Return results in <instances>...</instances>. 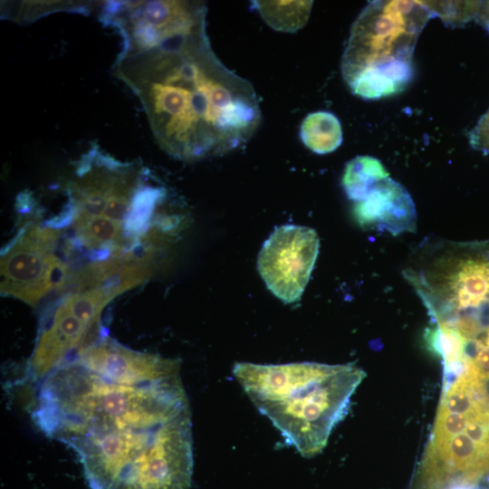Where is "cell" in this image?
Instances as JSON below:
<instances>
[{
	"label": "cell",
	"mask_w": 489,
	"mask_h": 489,
	"mask_svg": "<svg viewBox=\"0 0 489 489\" xmlns=\"http://www.w3.org/2000/svg\"><path fill=\"white\" fill-rule=\"evenodd\" d=\"M481 489H489V486H486V487H483Z\"/></svg>",
	"instance_id": "cell-17"
},
{
	"label": "cell",
	"mask_w": 489,
	"mask_h": 489,
	"mask_svg": "<svg viewBox=\"0 0 489 489\" xmlns=\"http://www.w3.org/2000/svg\"><path fill=\"white\" fill-rule=\"evenodd\" d=\"M100 20L122 39L113 75L139 101L161 149L194 162L247 142L261 122L253 85L216 55L198 1H108Z\"/></svg>",
	"instance_id": "cell-2"
},
{
	"label": "cell",
	"mask_w": 489,
	"mask_h": 489,
	"mask_svg": "<svg viewBox=\"0 0 489 489\" xmlns=\"http://www.w3.org/2000/svg\"><path fill=\"white\" fill-rule=\"evenodd\" d=\"M165 197L162 186L145 180L136 192L126 218V229L131 234H141L152 216L156 206Z\"/></svg>",
	"instance_id": "cell-14"
},
{
	"label": "cell",
	"mask_w": 489,
	"mask_h": 489,
	"mask_svg": "<svg viewBox=\"0 0 489 489\" xmlns=\"http://www.w3.org/2000/svg\"><path fill=\"white\" fill-rule=\"evenodd\" d=\"M34 388V425L74 451L91 489H153L193 454L177 360L106 340Z\"/></svg>",
	"instance_id": "cell-1"
},
{
	"label": "cell",
	"mask_w": 489,
	"mask_h": 489,
	"mask_svg": "<svg viewBox=\"0 0 489 489\" xmlns=\"http://www.w3.org/2000/svg\"><path fill=\"white\" fill-rule=\"evenodd\" d=\"M233 375L285 442L310 458L322 451L332 429L348 414L365 372L352 363L237 362Z\"/></svg>",
	"instance_id": "cell-3"
},
{
	"label": "cell",
	"mask_w": 489,
	"mask_h": 489,
	"mask_svg": "<svg viewBox=\"0 0 489 489\" xmlns=\"http://www.w3.org/2000/svg\"><path fill=\"white\" fill-rule=\"evenodd\" d=\"M434 323L489 325V241H425L403 271Z\"/></svg>",
	"instance_id": "cell-5"
},
{
	"label": "cell",
	"mask_w": 489,
	"mask_h": 489,
	"mask_svg": "<svg viewBox=\"0 0 489 489\" xmlns=\"http://www.w3.org/2000/svg\"><path fill=\"white\" fill-rule=\"evenodd\" d=\"M473 149L489 155V108L469 132Z\"/></svg>",
	"instance_id": "cell-15"
},
{
	"label": "cell",
	"mask_w": 489,
	"mask_h": 489,
	"mask_svg": "<svg viewBox=\"0 0 489 489\" xmlns=\"http://www.w3.org/2000/svg\"><path fill=\"white\" fill-rule=\"evenodd\" d=\"M455 489H465V488H455Z\"/></svg>",
	"instance_id": "cell-18"
},
{
	"label": "cell",
	"mask_w": 489,
	"mask_h": 489,
	"mask_svg": "<svg viewBox=\"0 0 489 489\" xmlns=\"http://www.w3.org/2000/svg\"><path fill=\"white\" fill-rule=\"evenodd\" d=\"M319 251L317 233L307 226L284 225L264 242L257 268L267 288L283 302L302 294Z\"/></svg>",
	"instance_id": "cell-8"
},
{
	"label": "cell",
	"mask_w": 489,
	"mask_h": 489,
	"mask_svg": "<svg viewBox=\"0 0 489 489\" xmlns=\"http://www.w3.org/2000/svg\"><path fill=\"white\" fill-rule=\"evenodd\" d=\"M436 14L425 1H372L354 21L341 58L351 91L377 100L401 91L412 77L417 40Z\"/></svg>",
	"instance_id": "cell-4"
},
{
	"label": "cell",
	"mask_w": 489,
	"mask_h": 489,
	"mask_svg": "<svg viewBox=\"0 0 489 489\" xmlns=\"http://www.w3.org/2000/svg\"><path fill=\"white\" fill-rule=\"evenodd\" d=\"M74 228L81 242L102 252L120 249L122 242L121 224L104 216L73 215Z\"/></svg>",
	"instance_id": "cell-12"
},
{
	"label": "cell",
	"mask_w": 489,
	"mask_h": 489,
	"mask_svg": "<svg viewBox=\"0 0 489 489\" xmlns=\"http://www.w3.org/2000/svg\"><path fill=\"white\" fill-rule=\"evenodd\" d=\"M58 233L53 228L25 229L1 259V293L31 305L60 287L67 268L53 252Z\"/></svg>",
	"instance_id": "cell-7"
},
{
	"label": "cell",
	"mask_w": 489,
	"mask_h": 489,
	"mask_svg": "<svg viewBox=\"0 0 489 489\" xmlns=\"http://www.w3.org/2000/svg\"><path fill=\"white\" fill-rule=\"evenodd\" d=\"M482 23L484 24L485 28H486L487 31L489 32V20L484 21V22H482Z\"/></svg>",
	"instance_id": "cell-16"
},
{
	"label": "cell",
	"mask_w": 489,
	"mask_h": 489,
	"mask_svg": "<svg viewBox=\"0 0 489 489\" xmlns=\"http://www.w3.org/2000/svg\"><path fill=\"white\" fill-rule=\"evenodd\" d=\"M388 177L389 173L378 158L357 156L346 164L341 184L347 197L356 203Z\"/></svg>",
	"instance_id": "cell-10"
},
{
	"label": "cell",
	"mask_w": 489,
	"mask_h": 489,
	"mask_svg": "<svg viewBox=\"0 0 489 489\" xmlns=\"http://www.w3.org/2000/svg\"><path fill=\"white\" fill-rule=\"evenodd\" d=\"M353 216L364 229L394 235L417 228L412 197L401 184L390 177L379 183L363 200L354 203Z\"/></svg>",
	"instance_id": "cell-9"
},
{
	"label": "cell",
	"mask_w": 489,
	"mask_h": 489,
	"mask_svg": "<svg viewBox=\"0 0 489 489\" xmlns=\"http://www.w3.org/2000/svg\"><path fill=\"white\" fill-rule=\"evenodd\" d=\"M114 297L104 285L78 291L46 314L26 364L25 379L35 384L107 335L101 314Z\"/></svg>",
	"instance_id": "cell-6"
},
{
	"label": "cell",
	"mask_w": 489,
	"mask_h": 489,
	"mask_svg": "<svg viewBox=\"0 0 489 489\" xmlns=\"http://www.w3.org/2000/svg\"><path fill=\"white\" fill-rule=\"evenodd\" d=\"M256 6L264 21L279 31L293 32L308 20L312 2L273 1L256 2Z\"/></svg>",
	"instance_id": "cell-13"
},
{
	"label": "cell",
	"mask_w": 489,
	"mask_h": 489,
	"mask_svg": "<svg viewBox=\"0 0 489 489\" xmlns=\"http://www.w3.org/2000/svg\"><path fill=\"white\" fill-rule=\"evenodd\" d=\"M300 136L303 144L317 154L332 152L342 141L340 120L329 111L307 115L302 122Z\"/></svg>",
	"instance_id": "cell-11"
}]
</instances>
